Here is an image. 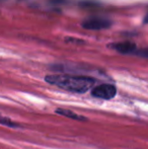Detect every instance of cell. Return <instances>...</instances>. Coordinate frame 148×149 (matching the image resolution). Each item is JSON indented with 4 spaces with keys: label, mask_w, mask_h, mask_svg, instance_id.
<instances>
[{
    "label": "cell",
    "mask_w": 148,
    "mask_h": 149,
    "mask_svg": "<svg viewBox=\"0 0 148 149\" xmlns=\"http://www.w3.org/2000/svg\"><path fill=\"white\" fill-rule=\"evenodd\" d=\"M0 124L4 126H7V127L10 128H17L18 127V124H16L15 122L11 121L9 118H6V117L2 116L0 115Z\"/></svg>",
    "instance_id": "8992f818"
},
{
    "label": "cell",
    "mask_w": 148,
    "mask_h": 149,
    "mask_svg": "<svg viewBox=\"0 0 148 149\" xmlns=\"http://www.w3.org/2000/svg\"><path fill=\"white\" fill-rule=\"evenodd\" d=\"M115 50H117L118 52L122 54H131L133 52L136 51V46L132 43H120V44H116V45L113 46Z\"/></svg>",
    "instance_id": "277c9868"
},
{
    "label": "cell",
    "mask_w": 148,
    "mask_h": 149,
    "mask_svg": "<svg viewBox=\"0 0 148 149\" xmlns=\"http://www.w3.org/2000/svg\"><path fill=\"white\" fill-rule=\"evenodd\" d=\"M55 113H56V114H58V115H61V116L67 117V118L77 120V121H87V118H85V117H83V116H80V115L76 114V113L72 112V111H69V110L57 109V110L55 111Z\"/></svg>",
    "instance_id": "5b68a950"
},
{
    "label": "cell",
    "mask_w": 148,
    "mask_h": 149,
    "mask_svg": "<svg viewBox=\"0 0 148 149\" xmlns=\"http://www.w3.org/2000/svg\"><path fill=\"white\" fill-rule=\"evenodd\" d=\"M112 22L107 18H101V17H92L87 18L86 20L82 22V26L86 30H103L111 26Z\"/></svg>",
    "instance_id": "3957f363"
},
{
    "label": "cell",
    "mask_w": 148,
    "mask_h": 149,
    "mask_svg": "<svg viewBox=\"0 0 148 149\" xmlns=\"http://www.w3.org/2000/svg\"><path fill=\"white\" fill-rule=\"evenodd\" d=\"M116 93L117 88L113 84H101L91 90V95L93 97L101 98V100H111L115 97Z\"/></svg>",
    "instance_id": "7a4b0ae2"
},
{
    "label": "cell",
    "mask_w": 148,
    "mask_h": 149,
    "mask_svg": "<svg viewBox=\"0 0 148 149\" xmlns=\"http://www.w3.org/2000/svg\"><path fill=\"white\" fill-rule=\"evenodd\" d=\"M53 1H56V2H60L61 0H53Z\"/></svg>",
    "instance_id": "ba28073f"
},
{
    "label": "cell",
    "mask_w": 148,
    "mask_h": 149,
    "mask_svg": "<svg viewBox=\"0 0 148 149\" xmlns=\"http://www.w3.org/2000/svg\"><path fill=\"white\" fill-rule=\"evenodd\" d=\"M45 80L50 84L56 85L67 91L83 93L86 92L94 84L95 80L88 76H77V75L56 74L48 75Z\"/></svg>",
    "instance_id": "6da1fadb"
},
{
    "label": "cell",
    "mask_w": 148,
    "mask_h": 149,
    "mask_svg": "<svg viewBox=\"0 0 148 149\" xmlns=\"http://www.w3.org/2000/svg\"><path fill=\"white\" fill-rule=\"evenodd\" d=\"M144 22H148V14H147V15H146V17H145Z\"/></svg>",
    "instance_id": "52a82bcc"
}]
</instances>
